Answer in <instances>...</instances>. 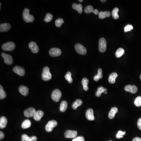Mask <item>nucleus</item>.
Returning <instances> with one entry per match:
<instances>
[{
    "mask_svg": "<svg viewBox=\"0 0 141 141\" xmlns=\"http://www.w3.org/2000/svg\"><path fill=\"white\" fill-rule=\"evenodd\" d=\"M29 10L26 8L24 10L23 13V18L24 21L26 23L33 22L34 21V17L33 16L29 13Z\"/></svg>",
    "mask_w": 141,
    "mask_h": 141,
    "instance_id": "1",
    "label": "nucleus"
},
{
    "mask_svg": "<svg viewBox=\"0 0 141 141\" xmlns=\"http://www.w3.org/2000/svg\"><path fill=\"white\" fill-rule=\"evenodd\" d=\"M42 79L44 81H48L51 78L52 75L50 71V69L48 67H45L43 69L42 74Z\"/></svg>",
    "mask_w": 141,
    "mask_h": 141,
    "instance_id": "2",
    "label": "nucleus"
},
{
    "mask_svg": "<svg viewBox=\"0 0 141 141\" xmlns=\"http://www.w3.org/2000/svg\"><path fill=\"white\" fill-rule=\"evenodd\" d=\"M62 92L58 89H56L53 91L51 94V98L54 101L58 102L61 97Z\"/></svg>",
    "mask_w": 141,
    "mask_h": 141,
    "instance_id": "3",
    "label": "nucleus"
},
{
    "mask_svg": "<svg viewBox=\"0 0 141 141\" xmlns=\"http://www.w3.org/2000/svg\"><path fill=\"white\" fill-rule=\"evenodd\" d=\"M106 49H107V42L106 40L104 38H101L99 41V46H98L99 51L101 53H103L105 51Z\"/></svg>",
    "mask_w": 141,
    "mask_h": 141,
    "instance_id": "4",
    "label": "nucleus"
},
{
    "mask_svg": "<svg viewBox=\"0 0 141 141\" xmlns=\"http://www.w3.org/2000/svg\"><path fill=\"white\" fill-rule=\"evenodd\" d=\"M15 45L13 42H8L2 46V49L4 51H12L15 49Z\"/></svg>",
    "mask_w": 141,
    "mask_h": 141,
    "instance_id": "5",
    "label": "nucleus"
},
{
    "mask_svg": "<svg viewBox=\"0 0 141 141\" xmlns=\"http://www.w3.org/2000/svg\"><path fill=\"white\" fill-rule=\"evenodd\" d=\"M57 125V122L55 120L50 121L45 126V129L46 131L50 132L53 130L54 128Z\"/></svg>",
    "mask_w": 141,
    "mask_h": 141,
    "instance_id": "6",
    "label": "nucleus"
},
{
    "mask_svg": "<svg viewBox=\"0 0 141 141\" xmlns=\"http://www.w3.org/2000/svg\"><path fill=\"white\" fill-rule=\"evenodd\" d=\"M75 49L76 51L80 55H85L87 53V51L86 49L81 44H76L75 46Z\"/></svg>",
    "mask_w": 141,
    "mask_h": 141,
    "instance_id": "7",
    "label": "nucleus"
},
{
    "mask_svg": "<svg viewBox=\"0 0 141 141\" xmlns=\"http://www.w3.org/2000/svg\"><path fill=\"white\" fill-rule=\"evenodd\" d=\"M1 56L4 59V62L6 64L10 65L13 63V57L10 55L6 54L5 53H2Z\"/></svg>",
    "mask_w": 141,
    "mask_h": 141,
    "instance_id": "8",
    "label": "nucleus"
},
{
    "mask_svg": "<svg viewBox=\"0 0 141 141\" xmlns=\"http://www.w3.org/2000/svg\"><path fill=\"white\" fill-rule=\"evenodd\" d=\"M36 111L35 108L33 107H30L24 111V115L27 118L32 117L34 116Z\"/></svg>",
    "mask_w": 141,
    "mask_h": 141,
    "instance_id": "9",
    "label": "nucleus"
},
{
    "mask_svg": "<svg viewBox=\"0 0 141 141\" xmlns=\"http://www.w3.org/2000/svg\"><path fill=\"white\" fill-rule=\"evenodd\" d=\"M50 55L53 57L59 56L61 55L62 51L60 49L57 48H53L49 51Z\"/></svg>",
    "mask_w": 141,
    "mask_h": 141,
    "instance_id": "10",
    "label": "nucleus"
},
{
    "mask_svg": "<svg viewBox=\"0 0 141 141\" xmlns=\"http://www.w3.org/2000/svg\"><path fill=\"white\" fill-rule=\"evenodd\" d=\"M64 135L66 138H75L77 136V132L75 130H66Z\"/></svg>",
    "mask_w": 141,
    "mask_h": 141,
    "instance_id": "11",
    "label": "nucleus"
},
{
    "mask_svg": "<svg viewBox=\"0 0 141 141\" xmlns=\"http://www.w3.org/2000/svg\"><path fill=\"white\" fill-rule=\"evenodd\" d=\"M124 89L126 91L129 92L132 94L136 93L138 91V88L134 85L131 86L128 85L125 87Z\"/></svg>",
    "mask_w": 141,
    "mask_h": 141,
    "instance_id": "12",
    "label": "nucleus"
},
{
    "mask_svg": "<svg viewBox=\"0 0 141 141\" xmlns=\"http://www.w3.org/2000/svg\"><path fill=\"white\" fill-rule=\"evenodd\" d=\"M14 73L21 76H23L25 75V70L23 67L20 66H15L13 69Z\"/></svg>",
    "mask_w": 141,
    "mask_h": 141,
    "instance_id": "13",
    "label": "nucleus"
},
{
    "mask_svg": "<svg viewBox=\"0 0 141 141\" xmlns=\"http://www.w3.org/2000/svg\"><path fill=\"white\" fill-rule=\"evenodd\" d=\"M29 47L32 52L34 53H38L39 51V48L35 42H31L29 43Z\"/></svg>",
    "mask_w": 141,
    "mask_h": 141,
    "instance_id": "14",
    "label": "nucleus"
},
{
    "mask_svg": "<svg viewBox=\"0 0 141 141\" xmlns=\"http://www.w3.org/2000/svg\"><path fill=\"white\" fill-rule=\"evenodd\" d=\"M86 116L87 119L90 121L94 120L93 111L92 109H89L87 111L86 113Z\"/></svg>",
    "mask_w": 141,
    "mask_h": 141,
    "instance_id": "15",
    "label": "nucleus"
},
{
    "mask_svg": "<svg viewBox=\"0 0 141 141\" xmlns=\"http://www.w3.org/2000/svg\"><path fill=\"white\" fill-rule=\"evenodd\" d=\"M44 113L42 111H37L35 112L33 116V118L35 120L39 121L44 116Z\"/></svg>",
    "mask_w": 141,
    "mask_h": 141,
    "instance_id": "16",
    "label": "nucleus"
},
{
    "mask_svg": "<svg viewBox=\"0 0 141 141\" xmlns=\"http://www.w3.org/2000/svg\"><path fill=\"white\" fill-rule=\"evenodd\" d=\"M19 91L23 95L26 96L29 93V89L25 86H22L19 88Z\"/></svg>",
    "mask_w": 141,
    "mask_h": 141,
    "instance_id": "17",
    "label": "nucleus"
},
{
    "mask_svg": "<svg viewBox=\"0 0 141 141\" xmlns=\"http://www.w3.org/2000/svg\"><path fill=\"white\" fill-rule=\"evenodd\" d=\"M11 28V26L8 23L2 24L0 25V31L5 32L10 30Z\"/></svg>",
    "mask_w": 141,
    "mask_h": 141,
    "instance_id": "18",
    "label": "nucleus"
},
{
    "mask_svg": "<svg viewBox=\"0 0 141 141\" xmlns=\"http://www.w3.org/2000/svg\"><path fill=\"white\" fill-rule=\"evenodd\" d=\"M72 7L74 10H77L79 13L81 14L82 13L83 6L81 4H77L76 3H74L73 4Z\"/></svg>",
    "mask_w": 141,
    "mask_h": 141,
    "instance_id": "19",
    "label": "nucleus"
},
{
    "mask_svg": "<svg viewBox=\"0 0 141 141\" xmlns=\"http://www.w3.org/2000/svg\"><path fill=\"white\" fill-rule=\"evenodd\" d=\"M8 120L4 116L1 117L0 118V128L1 129L4 128L7 126Z\"/></svg>",
    "mask_w": 141,
    "mask_h": 141,
    "instance_id": "20",
    "label": "nucleus"
},
{
    "mask_svg": "<svg viewBox=\"0 0 141 141\" xmlns=\"http://www.w3.org/2000/svg\"><path fill=\"white\" fill-rule=\"evenodd\" d=\"M118 108L116 107H113L111 108V110L109 112L108 115V117L109 118L112 119L115 117V115H116L117 112H118Z\"/></svg>",
    "mask_w": 141,
    "mask_h": 141,
    "instance_id": "21",
    "label": "nucleus"
},
{
    "mask_svg": "<svg viewBox=\"0 0 141 141\" xmlns=\"http://www.w3.org/2000/svg\"><path fill=\"white\" fill-rule=\"evenodd\" d=\"M118 77V74L116 73H113L109 75L108 81L110 84H113L116 82V78Z\"/></svg>",
    "mask_w": 141,
    "mask_h": 141,
    "instance_id": "22",
    "label": "nucleus"
},
{
    "mask_svg": "<svg viewBox=\"0 0 141 141\" xmlns=\"http://www.w3.org/2000/svg\"><path fill=\"white\" fill-rule=\"evenodd\" d=\"M83 102L81 100L77 99L73 103L72 105V108L73 109H76L77 107L82 105Z\"/></svg>",
    "mask_w": 141,
    "mask_h": 141,
    "instance_id": "23",
    "label": "nucleus"
},
{
    "mask_svg": "<svg viewBox=\"0 0 141 141\" xmlns=\"http://www.w3.org/2000/svg\"><path fill=\"white\" fill-rule=\"evenodd\" d=\"M107 91V89L104 88L103 87H100L98 88L97 91L96 92V96L97 97H100L102 94Z\"/></svg>",
    "mask_w": 141,
    "mask_h": 141,
    "instance_id": "24",
    "label": "nucleus"
},
{
    "mask_svg": "<svg viewBox=\"0 0 141 141\" xmlns=\"http://www.w3.org/2000/svg\"><path fill=\"white\" fill-rule=\"evenodd\" d=\"M102 73V69L101 68H99L98 69V72L97 75H95L94 77V81L97 82L99 80L101 79L103 77Z\"/></svg>",
    "mask_w": 141,
    "mask_h": 141,
    "instance_id": "25",
    "label": "nucleus"
},
{
    "mask_svg": "<svg viewBox=\"0 0 141 141\" xmlns=\"http://www.w3.org/2000/svg\"><path fill=\"white\" fill-rule=\"evenodd\" d=\"M67 103L65 101H62L60 103V111L62 112H65L67 109Z\"/></svg>",
    "mask_w": 141,
    "mask_h": 141,
    "instance_id": "26",
    "label": "nucleus"
},
{
    "mask_svg": "<svg viewBox=\"0 0 141 141\" xmlns=\"http://www.w3.org/2000/svg\"><path fill=\"white\" fill-rule=\"evenodd\" d=\"M31 126V122L29 120H25L22 124V128L24 129L28 128Z\"/></svg>",
    "mask_w": 141,
    "mask_h": 141,
    "instance_id": "27",
    "label": "nucleus"
},
{
    "mask_svg": "<svg viewBox=\"0 0 141 141\" xmlns=\"http://www.w3.org/2000/svg\"><path fill=\"white\" fill-rule=\"evenodd\" d=\"M82 84L83 85V89L85 90L88 91L89 90L88 84L89 83L88 79L87 78H84L82 80Z\"/></svg>",
    "mask_w": 141,
    "mask_h": 141,
    "instance_id": "28",
    "label": "nucleus"
},
{
    "mask_svg": "<svg viewBox=\"0 0 141 141\" xmlns=\"http://www.w3.org/2000/svg\"><path fill=\"white\" fill-rule=\"evenodd\" d=\"M124 50L122 48H120L118 49L116 51L115 55L117 58H119L124 55Z\"/></svg>",
    "mask_w": 141,
    "mask_h": 141,
    "instance_id": "29",
    "label": "nucleus"
},
{
    "mask_svg": "<svg viewBox=\"0 0 141 141\" xmlns=\"http://www.w3.org/2000/svg\"><path fill=\"white\" fill-rule=\"evenodd\" d=\"M119 9L118 8H115L113 9L112 12V16H113V19H118L119 16L118 15V13Z\"/></svg>",
    "mask_w": 141,
    "mask_h": 141,
    "instance_id": "30",
    "label": "nucleus"
},
{
    "mask_svg": "<svg viewBox=\"0 0 141 141\" xmlns=\"http://www.w3.org/2000/svg\"><path fill=\"white\" fill-rule=\"evenodd\" d=\"M94 10L93 8L91 5L87 6L86 7H85L84 10L85 12L86 13H93Z\"/></svg>",
    "mask_w": 141,
    "mask_h": 141,
    "instance_id": "31",
    "label": "nucleus"
},
{
    "mask_svg": "<svg viewBox=\"0 0 141 141\" xmlns=\"http://www.w3.org/2000/svg\"><path fill=\"white\" fill-rule=\"evenodd\" d=\"M6 96V92L4 90L3 87L2 86H0V99H3L5 98Z\"/></svg>",
    "mask_w": 141,
    "mask_h": 141,
    "instance_id": "32",
    "label": "nucleus"
},
{
    "mask_svg": "<svg viewBox=\"0 0 141 141\" xmlns=\"http://www.w3.org/2000/svg\"><path fill=\"white\" fill-rule=\"evenodd\" d=\"M65 78L70 84L73 82V79L71 77V73L70 72H67L66 75L65 76Z\"/></svg>",
    "mask_w": 141,
    "mask_h": 141,
    "instance_id": "33",
    "label": "nucleus"
},
{
    "mask_svg": "<svg viewBox=\"0 0 141 141\" xmlns=\"http://www.w3.org/2000/svg\"><path fill=\"white\" fill-rule=\"evenodd\" d=\"M64 23V20L62 18H59L56 19L55 22L56 26L57 27H60L62 25V24H63Z\"/></svg>",
    "mask_w": 141,
    "mask_h": 141,
    "instance_id": "34",
    "label": "nucleus"
},
{
    "mask_svg": "<svg viewBox=\"0 0 141 141\" xmlns=\"http://www.w3.org/2000/svg\"><path fill=\"white\" fill-rule=\"evenodd\" d=\"M134 104L136 106L138 107L141 106V96H138L134 100Z\"/></svg>",
    "mask_w": 141,
    "mask_h": 141,
    "instance_id": "35",
    "label": "nucleus"
},
{
    "mask_svg": "<svg viewBox=\"0 0 141 141\" xmlns=\"http://www.w3.org/2000/svg\"><path fill=\"white\" fill-rule=\"evenodd\" d=\"M53 18V16L51 14L48 13L46 15V17L45 19H44V21L46 22V23H48L51 21Z\"/></svg>",
    "mask_w": 141,
    "mask_h": 141,
    "instance_id": "36",
    "label": "nucleus"
},
{
    "mask_svg": "<svg viewBox=\"0 0 141 141\" xmlns=\"http://www.w3.org/2000/svg\"><path fill=\"white\" fill-rule=\"evenodd\" d=\"M126 134V132H123L122 131V130H119L117 134L116 135V137L118 139L122 138H123V136L125 135Z\"/></svg>",
    "mask_w": 141,
    "mask_h": 141,
    "instance_id": "37",
    "label": "nucleus"
},
{
    "mask_svg": "<svg viewBox=\"0 0 141 141\" xmlns=\"http://www.w3.org/2000/svg\"><path fill=\"white\" fill-rule=\"evenodd\" d=\"M22 140L23 141H32L31 138L25 134H23L22 135Z\"/></svg>",
    "mask_w": 141,
    "mask_h": 141,
    "instance_id": "38",
    "label": "nucleus"
},
{
    "mask_svg": "<svg viewBox=\"0 0 141 141\" xmlns=\"http://www.w3.org/2000/svg\"><path fill=\"white\" fill-rule=\"evenodd\" d=\"M133 29V27L132 25H128L126 26L125 27L124 29V32H127L131 31L132 29Z\"/></svg>",
    "mask_w": 141,
    "mask_h": 141,
    "instance_id": "39",
    "label": "nucleus"
},
{
    "mask_svg": "<svg viewBox=\"0 0 141 141\" xmlns=\"http://www.w3.org/2000/svg\"><path fill=\"white\" fill-rule=\"evenodd\" d=\"M99 15V19H103L106 17V15H105V13L104 12H100L98 14Z\"/></svg>",
    "mask_w": 141,
    "mask_h": 141,
    "instance_id": "40",
    "label": "nucleus"
},
{
    "mask_svg": "<svg viewBox=\"0 0 141 141\" xmlns=\"http://www.w3.org/2000/svg\"><path fill=\"white\" fill-rule=\"evenodd\" d=\"M85 140L83 136H78L73 138L72 141H84Z\"/></svg>",
    "mask_w": 141,
    "mask_h": 141,
    "instance_id": "41",
    "label": "nucleus"
},
{
    "mask_svg": "<svg viewBox=\"0 0 141 141\" xmlns=\"http://www.w3.org/2000/svg\"><path fill=\"white\" fill-rule=\"evenodd\" d=\"M137 126L138 128L141 130V118L139 119L138 121Z\"/></svg>",
    "mask_w": 141,
    "mask_h": 141,
    "instance_id": "42",
    "label": "nucleus"
},
{
    "mask_svg": "<svg viewBox=\"0 0 141 141\" xmlns=\"http://www.w3.org/2000/svg\"><path fill=\"white\" fill-rule=\"evenodd\" d=\"M104 12L105 13L106 17H109L111 16V12H108V11H105Z\"/></svg>",
    "mask_w": 141,
    "mask_h": 141,
    "instance_id": "43",
    "label": "nucleus"
},
{
    "mask_svg": "<svg viewBox=\"0 0 141 141\" xmlns=\"http://www.w3.org/2000/svg\"><path fill=\"white\" fill-rule=\"evenodd\" d=\"M4 137V133L2 132H0V139H3Z\"/></svg>",
    "mask_w": 141,
    "mask_h": 141,
    "instance_id": "44",
    "label": "nucleus"
},
{
    "mask_svg": "<svg viewBox=\"0 0 141 141\" xmlns=\"http://www.w3.org/2000/svg\"><path fill=\"white\" fill-rule=\"evenodd\" d=\"M132 141H141V138L139 137L135 138Z\"/></svg>",
    "mask_w": 141,
    "mask_h": 141,
    "instance_id": "45",
    "label": "nucleus"
},
{
    "mask_svg": "<svg viewBox=\"0 0 141 141\" xmlns=\"http://www.w3.org/2000/svg\"><path fill=\"white\" fill-rule=\"evenodd\" d=\"M94 13L96 15H97L99 14V11H98V10L97 9H95V10H94L93 13Z\"/></svg>",
    "mask_w": 141,
    "mask_h": 141,
    "instance_id": "46",
    "label": "nucleus"
},
{
    "mask_svg": "<svg viewBox=\"0 0 141 141\" xmlns=\"http://www.w3.org/2000/svg\"><path fill=\"white\" fill-rule=\"evenodd\" d=\"M31 140H32V141H37V138L36 136H31Z\"/></svg>",
    "mask_w": 141,
    "mask_h": 141,
    "instance_id": "47",
    "label": "nucleus"
},
{
    "mask_svg": "<svg viewBox=\"0 0 141 141\" xmlns=\"http://www.w3.org/2000/svg\"><path fill=\"white\" fill-rule=\"evenodd\" d=\"M106 1H107L106 0H100V1L102 2H106Z\"/></svg>",
    "mask_w": 141,
    "mask_h": 141,
    "instance_id": "48",
    "label": "nucleus"
},
{
    "mask_svg": "<svg viewBox=\"0 0 141 141\" xmlns=\"http://www.w3.org/2000/svg\"><path fill=\"white\" fill-rule=\"evenodd\" d=\"M79 1L80 2H82L83 1V0H79Z\"/></svg>",
    "mask_w": 141,
    "mask_h": 141,
    "instance_id": "49",
    "label": "nucleus"
},
{
    "mask_svg": "<svg viewBox=\"0 0 141 141\" xmlns=\"http://www.w3.org/2000/svg\"><path fill=\"white\" fill-rule=\"evenodd\" d=\"M104 93L107 94V92H104Z\"/></svg>",
    "mask_w": 141,
    "mask_h": 141,
    "instance_id": "50",
    "label": "nucleus"
},
{
    "mask_svg": "<svg viewBox=\"0 0 141 141\" xmlns=\"http://www.w3.org/2000/svg\"><path fill=\"white\" fill-rule=\"evenodd\" d=\"M140 79L141 80V75H140Z\"/></svg>",
    "mask_w": 141,
    "mask_h": 141,
    "instance_id": "51",
    "label": "nucleus"
},
{
    "mask_svg": "<svg viewBox=\"0 0 141 141\" xmlns=\"http://www.w3.org/2000/svg\"></svg>",
    "mask_w": 141,
    "mask_h": 141,
    "instance_id": "52",
    "label": "nucleus"
}]
</instances>
